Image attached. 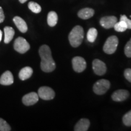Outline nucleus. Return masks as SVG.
<instances>
[{
    "label": "nucleus",
    "instance_id": "c85d7f7f",
    "mask_svg": "<svg viewBox=\"0 0 131 131\" xmlns=\"http://www.w3.org/2000/svg\"><path fill=\"white\" fill-rule=\"evenodd\" d=\"M1 39H2V32L0 30V41H1Z\"/></svg>",
    "mask_w": 131,
    "mask_h": 131
},
{
    "label": "nucleus",
    "instance_id": "f3484780",
    "mask_svg": "<svg viewBox=\"0 0 131 131\" xmlns=\"http://www.w3.org/2000/svg\"><path fill=\"white\" fill-rule=\"evenodd\" d=\"M32 73L33 69L30 67H25V68H23L19 72V78L21 80L24 81V80L29 79L32 76Z\"/></svg>",
    "mask_w": 131,
    "mask_h": 131
},
{
    "label": "nucleus",
    "instance_id": "412c9836",
    "mask_svg": "<svg viewBox=\"0 0 131 131\" xmlns=\"http://www.w3.org/2000/svg\"><path fill=\"white\" fill-rule=\"evenodd\" d=\"M28 7L32 12L35 14H38L41 11V7L40 5L34 1H30L29 3Z\"/></svg>",
    "mask_w": 131,
    "mask_h": 131
},
{
    "label": "nucleus",
    "instance_id": "2eb2a0df",
    "mask_svg": "<svg viewBox=\"0 0 131 131\" xmlns=\"http://www.w3.org/2000/svg\"><path fill=\"white\" fill-rule=\"evenodd\" d=\"M95 11L91 8H84L79 10L78 12V16L83 19H88L91 18L94 16Z\"/></svg>",
    "mask_w": 131,
    "mask_h": 131
},
{
    "label": "nucleus",
    "instance_id": "6e6552de",
    "mask_svg": "<svg viewBox=\"0 0 131 131\" xmlns=\"http://www.w3.org/2000/svg\"><path fill=\"white\" fill-rule=\"evenodd\" d=\"M92 68L95 73L100 76L105 74L107 70L106 64L98 59H95L93 61Z\"/></svg>",
    "mask_w": 131,
    "mask_h": 131
},
{
    "label": "nucleus",
    "instance_id": "1a4fd4ad",
    "mask_svg": "<svg viewBox=\"0 0 131 131\" xmlns=\"http://www.w3.org/2000/svg\"><path fill=\"white\" fill-rule=\"evenodd\" d=\"M117 23V18L114 16H107L101 18L100 23L101 26L105 29H111L114 27Z\"/></svg>",
    "mask_w": 131,
    "mask_h": 131
},
{
    "label": "nucleus",
    "instance_id": "393cba45",
    "mask_svg": "<svg viewBox=\"0 0 131 131\" xmlns=\"http://www.w3.org/2000/svg\"><path fill=\"white\" fill-rule=\"evenodd\" d=\"M120 20L121 21H123L126 23V24L127 29H131V20L127 18V17L126 15H121L120 17Z\"/></svg>",
    "mask_w": 131,
    "mask_h": 131
},
{
    "label": "nucleus",
    "instance_id": "bb28decb",
    "mask_svg": "<svg viewBox=\"0 0 131 131\" xmlns=\"http://www.w3.org/2000/svg\"><path fill=\"white\" fill-rule=\"evenodd\" d=\"M5 19V16L2 7H0V23H3Z\"/></svg>",
    "mask_w": 131,
    "mask_h": 131
},
{
    "label": "nucleus",
    "instance_id": "4be33fe9",
    "mask_svg": "<svg viewBox=\"0 0 131 131\" xmlns=\"http://www.w3.org/2000/svg\"><path fill=\"white\" fill-rule=\"evenodd\" d=\"M11 127L4 119L0 118V131H10Z\"/></svg>",
    "mask_w": 131,
    "mask_h": 131
},
{
    "label": "nucleus",
    "instance_id": "cd10ccee",
    "mask_svg": "<svg viewBox=\"0 0 131 131\" xmlns=\"http://www.w3.org/2000/svg\"><path fill=\"white\" fill-rule=\"evenodd\" d=\"M27 1V0H19V1L21 3H26Z\"/></svg>",
    "mask_w": 131,
    "mask_h": 131
},
{
    "label": "nucleus",
    "instance_id": "a211bd4d",
    "mask_svg": "<svg viewBox=\"0 0 131 131\" xmlns=\"http://www.w3.org/2000/svg\"><path fill=\"white\" fill-rule=\"evenodd\" d=\"M58 22V15L57 13L51 11L47 15V24L50 27H53L57 24Z\"/></svg>",
    "mask_w": 131,
    "mask_h": 131
},
{
    "label": "nucleus",
    "instance_id": "39448f33",
    "mask_svg": "<svg viewBox=\"0 0 131 131\" xmlns=\"http://www.w3.org/2000/svg\"><path fill=\"white\" fill-rule=\"evenodd\" d=\"M14 47L16 51L20 53H24L30 49V45L23 37H18L15 41Z\"/></svg>",
    "mask_w": 131,
    "mask_h": 131
},
{
    "label": "nucleus",
    "instance_id": "dca6fc26",
    "mask_svg": "<svg viewBox=\"0 0 131 131\" xmlns=\"http://www.w3.org/2000/svg\"><path fill=\"white\" fill-rule=\"evenodd\" d=\"M4 42L6 44L9 43L12 41L15 35L14 29L11 27L6 26L4 29Z\"/></svg>",
    "mask_w": 131,
    "mask_h": 131
},
{
    "label": "nucleus",
    "instance_id": "b1692460",
    "mask_svg": "<svg viewBox=\"0 0 131 131\" xmlns=\"http://www.w3.org/2000/svg\"><path fill=\"white\" fill-rule=\"evenodd\" d=\"M124 53L128 58H131V38L124 47Z\"/></svg>",
    "mask_w": 131,
    "mask_h": 131
},
{
    "label": "nucleus",
    "instance_id": "20e7f679",
    "mask_svg": "<svg viewBox=\"0 0 131 131\" xmlns=\"http://www.w3.org/2000/svg\"><path fill=\"white\" fill-rule=\"evenodd\" d=\"M111 83L108 80L101 79L95 83L93 87L94 92L97 95H103L105 94L110 88Z\"/></svg>",
    "mask_w": 131,
    "mask_h": 131
},
{
    "label": "nucleus",
    "instance_id": "9b49d317",
    "mask_svg": "<svg viewBox=\"0 0 131 131\" xmlns=\"http://www.w3.org/2000/svg\"><path fill=\"white\" fill-rule=\"evenodd\" d=\"M129 92L127 90L119 89L115 91L112 95V100L115 101L121 102L124 101L129 97Z\"/></svg>",
    "mask_w": 131,
    "mask_h": 131
},
{
    "label": "nucleus",
    "instance_id": "aec40b11",
    "mask_svg": "<svg viewBox=\"0 0 131 131\" xmlns=\"http://www.w3.org/2000/svg\"><path fill=\"white\" fill-rule=\"evenodd\" d=\"M114 29L117 32H123L126 30L127 29V27L126 23L123 21H119V22H117V23L115 24Z\"/></svg>",
    "mask_w": 131,
    "mask_h": 131
},
{
    "label": "nucleus",
    "instance_id": "5701e85b",
    "mask_svg": "<svg viewBox=\"0 0 131 131\" xmlns=\"http://www.w3.org/2000/svg\"><path fill=\"white\" fill-rule=\"evenodd\" d=\"M123 122L126 126H131V110L123 116Z\"/></svg>",
    "mask_w": 131,
    "mask_h": 131
},
{
    "label": "nucleus",
    "instance_id": "c756f323",
    "mask_svg": "<svg viewBox=\"0 0 131 131\" xmlns=\"http://www.w3.org/2000/svg\"><path fill=\"white\" fill-rule=\"evenodd\" d=\"M130 17H131V15H130Z\"/></svg>",
    "mask_w": 131,
    "mask_h": 131
},
{
    "label": "nucleus",
    "instance_id": "423d86ee",
    "mask_svg": "<svg viewBox=\"0 0 131 131\" xmlns=\"http://www.w3.org/2000/svg\"><path fill=\"white\" fill-rule=\"evenodd\" d=\"M39 97L45 100H50L55 97V92L52 88L47 86L41 87L38 93Z\"/></svg>",
    "mask_w": 131,
    "mask_h": 131
},
{
    "label": "nucleus",
    "instance_id": "9d476101",
    "mask_svg": "<svg viewBox=\"0 0 131 131\" xmlns=\"http://www.w3.org/2000/svg\"><path fill=\"white\" fill-rule=\"evenodd\" d=\"M39 96L37 93L30 92L24 95L23 97L22 101L24 105L32 106L37 103L38 101Z\"/></svg>",
    "mask_w": 131,
    "mask_h": 131
},
{
    "label": "nucleus",
    "instance_id": "6ab92c4d",
    "mask_svg": "<svg viewBox=\"0 0 131 131\" xmlns=\"http://www.w3.org/2000/svg\"><path fill=\"white\" fill-rule=\"evenodd\" d=\"M98 32L95 28H91L87 34V39L91 42H94L97 37Z\"/></svg>",
    "mask_w": 131,
    "mask_h": 131
},
{
    "label": "nucleus",
    "instance_id": "a878e982",
    "mask_svg": "<svg viewBox=\"0 0 131 131\" xmlns=\"http://www.w3.org/2000/svg\"><path fill=\"white\" fill-rule=\"evenodd\" d=\"M124 75L126 79L131 83V69H126L124 70Z\"/></svg>",
    "mask_w": 131,
    "mask_h": 131
},
{
    "label": "nucleus",
    "instance_id": "0eeeda50",
    "mask_svg": "<svg viewBox=\"0 0 131 131\" xmlns=\"http://www.w3.org/2000/svg\"><path fill=\"white\" fill-rule=\"evenodd\" d=\"M72 66L73 70L77 72L80 73L83 72L86 68V62L81 57H75L72 59Z\"/></svg>",
    "mask_w": 131,
    "mask_h": 131
},
{
    "label": "nucleus",
    "instance_id": "ddd939ff",
    "mask_svg": "<svg viewBox=\"0 0 131 131\" xmlns=\"http://www.w3.org/2000/svg\"><path fill=\"white\" fill-rule=\"evenodd\" d=\"M90 126V122L88 119L81 118L77 122L74 127L75 131H87Z\"/></svg>",
    "mask_w": 131,
    "mask_h": 131
},
{
    "label": "nucleus",
    "instance_id": "4468645a",
    "mask_svg": "<svg viewBox=\"0 0 131 131\" xmlns=\"http://www.w3.org/2000/svg\"><path fill=\"white\" fill-rule=\"evenodd\" d=\"M14 22L18 30L22 33H26L27 31V26L25 21L19 16L14 17Z\"/></svg>",
    "mask_w": 131,
    "mask_h": 131
},
{
    "label": "nucleus",
    "instance_id": "7ed1b4c3",
    "mask_svg": "<svg viewBox=\"0 0 131 131\" xmlns=\"http://www.w3.org/2000/svg\"><path fill=\"white\" fill-rule=\"evenodd\" d=\"M118 45V39L116 36H111L106 40L104 46L103 50L107 54H113L117 50Z\"/></svg>",
    "mask_w": 131,
    "mask_h": 131
},
{
    "label": "nucleus",
    "instance_id": "f8f14e48",
    "mask_svg": "<svg viewBox=\"0 0 131 131\" xmlns=\"http://www.w3.org/2000/svg\"><path fill=\"white\" fill-rule=\"evenodd\" d=\"M14 83V77L11 72L7 70L3 73L0 78V84L2 85H10Z\"/></svg>",
    "mask_w": 131,
    "mask_h": 131
},
{
    "label": "nucleus",
    "instance_id": "f257e3e1",
    "mask_svg": "<svg viewBox=\"0 0 131 131\" xmlns=\"http://www.w3.org/2000/svg\"><path fill=\"white\" fill-rule=\"evenodd\" d=\"M39 54L41 59V68L45 72H51L56 68V64L52 56L50 47L47 45H42L39 49Z\"/></svg>",
    "mask_w": 131,
    "mask_h": 131
},
{
    "label": "nucleus",
    "instance_id": "f03ea898",
    "mask_svg": "<svg viewBox=\"0 0 131 131\" xmlns=\"http://www.w3.org/2000/svg\"><path fill=\"white\" fill-rule=\"evenodd\" d=\"M84 38V30L80 26H76L72 29L69 35L70 44L73 47L80 46Z\"/></svg>",
    "mask_w": 131,
    "mask_h": 131
}]
</instances>
